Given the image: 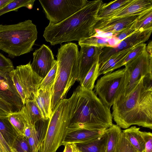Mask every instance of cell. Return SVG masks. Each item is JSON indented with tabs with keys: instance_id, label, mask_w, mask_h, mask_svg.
<instances>
[{
	"instance_id": "2e32d148",
	"label": "cell",
	"mask_w": 152,
	"mask_h": 152,
	"mask_svg": "<svg viewBox=\"0 0 152 152\" xmlns=\"http://www.w3.org/2000/svg\"><path fill=\"white\" fill-rule=\"evenodd\" d=\"M104 131L82 129L67 133L62 145L67 144L83 143L93 141L102 136Z\"/></svg>"
},
{
	"instance_id": "f907efd6",
	"label": "cell",
	"mask_w": 152,
	"mask_h": 152,
	"mask_svg": "<svg viewBox=\"0 0 152 152\" xmlns=\"http://www.w3.org/2000/svg\"><path fill=\"white\" fill-rule=\"evenodd\" d=\"M75 152H76V149H75Z\"/></svg>"
},
{
	"instance_id": "3957f363",
	"label": "cell",
	"mask_w": 152,
	"mask_h": 152,
	"mask_svg": "<svg viewBox=\"0 0 152 152\" xmlns=\"http://www.w3.org/2000/svg\"><path fill=\"white\" fill-rule=\"evenodd\" d=\"M112 119L110 109L94 91L80 87L77 106L67 133L82 129L104 131L113 125Z\"/></svg>"
},
{
	"instance_id": "1f68e13d",
	"label": "cell",
	"mask_w": 152,
	"mask_h": 152,
	"mask_svg": "<svg viewBox=\"0 0 152 152\" xmlns=\"http://www.w3.org/2000/svg\"><path fill=\"white\" fill-rule=\"evenodd\" d=\"M57 67L56 61L53 67L42 80L38 89H47L53 86L56 76Z\"/></svg>"
},
{
	"instance_id": "d590c367",
	"label": "cell",
	"mask_w": 152,
	"mask_h": 152,
	"mask_svg": "<svg viewBox=\"0 0 152 152\" xmlns=\"http://www.w3.org/2000/svg\"><path fill=\"white\" fill-rule=\"evenodd\" d=\"M14 69L11 60L0 53V72L9 73Z\"/></svg>"
},
{
	"instance_id": "9c48e42d",
	"label": "cell",
	"mask_w": 152,
	"mask_h": 152,
	"mask_svg": "<svg viewBox=\"0 0 152 152\" xmlns=\"http://www.w3.org/2000/svg\"><path fill=\"white\" fill-rule=\"evenodd\" d=\"M124 88L121 94H128L134 89L142 77L152 78V56L145 50L124 65Z\"/></svg>"
},
{
	"instance_id": "bcb514c9",
	"label": "cell",
	"mask_w": 152,
	"mask_h": 152,
	"mask_svg": "<svg viewBox=\"0 0 152 152\" xmlns=\"http://www.w3.org/2000/svg\"><path fill=\"white\" fill-rule=\"evenodd\" d=\"M42 143L40 146L37 152H43Z\"/></svg>"
},
{
	"instance_id": "e0dca14e",
	"label": "cell",
	"mask_w": 152,
	"mask_h": 152,
	"mask_svg": "<svg viewBox=\"0 0 152 152\" xmlns=\"http://www.w3.org/2000/svg\"><path fill=\"white\" fill-rule=\"evenodd\" d=\"M53 93V86L47 89H38L34 100L41 112L43 119L50 118L52 111L51 102Z\"/></svg>"
},
{
	"instance_id": "8d00e7d4",
	"label": "cell",
	"mask_w": 152,
	"mask_h": 152,
	"mask_svg": "<svg viewBox=\"0 0 152 152\" xmlns=\"http://www.w3.org/2000/svg\"><path fill=\"white\" fill-rule=\"evenodd\" d=\"M145 142V152H152V134L151 132L141 131Z\"/></svg>"
},
{
	"instance_id": "ee69618b",
	"label": "cell",
	"mask_w": 152,
	"mask_h": 152,
	"mask_svg": "<svg viewBox=\"0 0 152 152\" xmlns=\"http://www.w3.org/2000/svg\"><path fill=\"white\" fill-rule=\"evenodd\" d=\"M12 0H0V9L10 3Z\"/></svg>"
},
{
	"instance_id": "7a4b0ae2",
	"label": "cell",
	"mask_w": 152,
	"mask_h": 152,
	"mask_svg": "<svg viewBox=\"0 0 152 152\" xmlns=\"http://www.w3.org/2000/svg\"><path fill=\"white\" fill-rule=\"evenodd\" d=\"M103 3L101 0L88 1L82 8L61 22L49 23L43 37L51 45H54L96 36L97 33L94 27L98 21L97 15Z\"/></svg>"
},
{
	"instance_id": "52a82bcc",
	"label": "cell",
	"mask_w": 152,
	"mask_h": 152,
	"mask_svg": "<svg viewBox=\"0 0 152 152\" xmlns=\"http://www.w3.org/2000/svg\"><path fill=\"white\" fill-rule=\"evenodd\" d=\"M9 74L23 105L28 100H34L42 79L33 71L30 61L26 64L17 66Z\"/></svg>"
},
{
	"instance_id": "cb8c5ba5",
	"label": "cell",
	"mask_w": 152,
	"mask_h": 152,
	"mask_svg": "<svg viewBox=\"0 0 152 152\" xmlns=\"http://www.w3.org/2000/svg\"><path fill=\"white\" fill-rule=\"evenodd\" d=\"M122 132L128 141L137 151L145 152V142L139 128L132 126Z\"/></svg>"
},
{
	"instance_id": "ac0fdd59",
	"label": "cell",
	"mask_w": 152,
	"mask_h": 152,
	"mask_svg": "<svg viewBox=\"0 0 152 152\" xmlns=\"http://www.w3.org/2000/svg\"><path fill=\"white\" fill-rule=\"evenodd\" d=\"M49 119H41L36 122L33 126L31 134L27 139L31 152H37L43 143Z\"/></svg>"
},
{
	"instance_id": "836d02e7",
	"label": "cell",
	"mask_w": 152,
	"mask_h": 152,
	"mask_svg": "<svg viewBox=\"0 0 152 152\" xmlns=\"http://www.w3.org/2000/svg\"><path fill=\"white\" fill-rule=\"evenodd\" d=\"M12 148L18 152H31L27 139L20 135L16 138Z\"/></svg>"
},
{
	"instance_id": "4dcf8cb0",
	"label": "cell",
	"mask_w": 152,
	"mask_h": 152,
	"mask_svg": "<svg viewBox=\"0 0 152 152\" xmlns=\"http://www.w3.org/2000/svg\"><path fill=\"white\" fill-rule=\"evenodd\" d=\"M7 117L18 135L23 136L24 129L27 124L20 110L10 113Z\"/></svg>"
},
{
	"instance_id": "4316f807",
	"label": "cell",
	"mask_w": 152,
	"mask_h": 152,
	"mask_svg": "<svg viewBox=\"0 0 152 152\" xmlns=\"http://www.w3.org/2000/svg\"><path fill=\"white\" fill-rule=\"evenodd\" d=\"M107 135L105 152H115L116 147L122 132L121 128L113 124L106 129Z\"/></svg>"
},
{
	"instance_id": "ffe728a7",
	"label": "cell",
	"mask_w": 152,
	"mask_h": 152,
	"mask_svg": "<svg viewBox=\"0 0 152 152\" xmlns=\"http://www.w3.org/2000/svg\"><path fill=\"white\" fill-rule=\"evenodd\" d=\"M134 47L113 55L99 65L98 76L112 72L123 66L122 64L125 58Z\"/></svg>"
},
{
	"instance_id": "7c38bea8",
	"label": "cell",
	"mask_w": 152,
	"mask_h": 152,
	"mask_svg": "<svg viewBox=\"0 0 152 152\" xmlns=\"http://www.w3.org/2000/svg\"><path fill=\"white\" fill-rule=\"evenodd\" d=\"M33 60L31 66L33 71L42 79L53 67L56 60L52 50L43 44L33 53Z\"/></svg>"
},
{
	"instance_id": "277c9868",
	"label": "cell",
	"mask_w": 152,
	"mask_h": 152,
	"mask_svg": "<svg viewBox=\"0 0 152 152\" xmlns=\"http://www.w3.org/2000/svg\"><path fill=\"white\" fill-rule=\"evenodd\" d=\"M79 51L77 45L69 43L62 45L56 56L57 67L53 86L52 111L61 99L66 97L71 87L77 81Z\"/></svg>"
},
{
	"instance_id": "30bf717a",
	"label": "cell",
	"mask_w": 152,
	"mask_h": 152,
	"mask_svg": "<svg viewBox=\"0 0 152 152\" xmlns=\"http://www.w3.org/2000/svg\"><path fill=\"white\" fill-rule=\"evenodd\" d=\"M50 24L61 22L82 8L87 0H39Z\"/></svg>"
},
{
	"instance_id": "5bb4252c",
	"label": "cell",
	"mask_w": 152,
	"mask_h": 152,
	"mask_svg": "<svg viewBox=\"0 0 152 152\" xmlns=\"http://www.w3.org/2000/svg\"><path fill=\"white\" fill-rule=\"evenodd\" d=\"M100 49L94 46L81 47L78 56V75L80 85L94 64L99 59Z\"/></svg>"
},
{
	"instance_id": "44dd1931",
	"label": "cell",
	"mask_w": 152,
	"mask_h": 152,
	"mask_svg": "<svg viewBox=\"0 0 152 152\" xmlns=\"http://www.w3.org/2000/svg\"><path fill=\"white\" fill-rule=\"evenodd\" d=\"M134 0H116L103 3L97 15L99 21L109 17L120 12L131 3Z\"/></svg>"
},
{
	"instance_id": "603a6c76",
	"label": "cell",
	"mask_w": 152,
	"mask_h": 152,
	"mask_svg": "<svg viewBox=\"0 0 152 152\" xmlns=\"http://www.w3.org/2000/svg\"><path fill=\"white\" fill-rule=\"evenodd\" d=\"M107 138L106 130L102 136L95 140L87 142L75 144L80 152H105Z\"/></svg>"
},
{
	"instance_id": "7dc6e473",
	"label": "cell",
	"mask_w": 152,
	"mask_h": 152,
	"mask_svg": "<svg viewBox=\"0 0 152 152\" xmlns=\"http://www.w3.org/2000/svg\"><path fill=\"white\" fill-rule=\"evenodd\" d=\"M0 152H5L0 143Z\"/></svg>"
},
{
	"instance_id": "60d3db41",
	"label": "cell",
	"mask_w": 152,
	"mask_h": 152,
	"mask_svg": "<svg viewBox=\"0 0 152 152\" xmlns=\"http://www.w3.org/2000/svg\"><path fill=\"white\" fill-rule=\"evenodd\" d=\"M34 126H30L28 124L26 125L23 130V136L26 139H27L30 136Z\"/></svg>"
},
{
	"instance_id": "b9f144b4",
	"label": "cell",
	"mask_w": 152,
	"mask_h": 152,
	"mask_svg": "<svg viewBox=\"0 0 152 152\" xmlns=\"http://www.w3.org/2000/svg\"><path fill=\"white\" fill-rule=\"evenodd\" d=\"M63 152H75V144H67L64 145Z\"/></svg>"
},
{
	"instance_id": "d6986e66",
	"label": "cell",
	"mask_w": 152,
	"mask_h": 152,
	"mask_svg": "<svg viewBox=\"0 0 152 152\" xmlns=\"http://www.w3.org/2000/svg\"><path fill=\"white\" fill-rule=\"evenodd\" d=\"M152 8V0H134L123 9L112 16L99 20H105L142 13Z\"/></svg>"
},
{
	"instance_id": "c3c4849f",
	"label": "cell",
	"mask_w": 152,
	"mask_h": 152,
	"mask_svg": "<svg viewBox=\"0 0 152 152\" xmlns=\"http://www.w3.org/2000/svg\"><path fill=\"white\" fill-rule=\"evenodd\" d=\"M12 152H18L17 151H16L15 149L13 148H12Z\"/></svg>"
},
{
	"instance_id": "4fadbf2b",
	"label": "cell",
	"mask_w": 152,
	"mask_h": 152,
	"mask_svg": "<svg viewBox=\"0 0 152 152\" xmlns=\"http://www.w3.org/2000/svg\"><path fill=\"white\" fill-rule=\"evenodd\" d=\"M142 13L109 20H99L95 25L94 29L104 33L116 34L130 28Z\"/></svg>"
},
{
	"instance_id": "7402d4cb",
	"label": "cell",
	"mask_w": 152,
	"mask_h": 152,
	"mask_svg": "<svg viewBox=\"0 0 152 152\" xmlns=\"http://www.w3.org/2000/svg\"><path fill=\"white\" fill-rule=\"evenodd\" d=\"M27 124L34 126L43 119L41 112L34 100H28L20 110Z\"/></svg>"
},
{
	"instance_id": "d4e9b609",
	"label": "cell",
	"mask_w": 152,
	"mask_h": 152,
	"mask_svg": "<svg viewBox=\"0 0 152 152\" xmlns=\"http://www.w3.org/2000/svg\"><path fill=\"white\" fill-rule=\"evenodd\" d=\"M0 132L11 148L18 134L8 120L7 116L0 117Z\"/></svg>"
},
{
	"instance_id": "f1b7e54d",
	"label": "cell",
	"mask_w": 152,
	"mask_h": 152,
	"mask_svg": "<svg viewBox=\"0 0 152 152\" xmlns=\"http://www.w3.org/2000/svg\"><path fill=\"white\" fill-rule=\"evenodd\" d=\"M99 66L98 59L94 64L85 77L80 86L81 89L93 90L94 88L95 82L98 77Z\"/></svg>"
},
{
	"instance_id": "681fc988",
	"label": "cell",
	"mask_w": 152,
	"mask_h": 152,
	"mask_svg": "<svg viewBox=\"0 0 152 152\" xmlns=\"http://www.w3.org/2000/svg\"><path fill=\"white\" fill-rule=\"evenodd\" d=\"M75 149H76V152H80L77 149V148L75 147Z\"/></svg>"
},
{
	"instance_id": "83f0119b",
	"label": "cell",
	"mask_w": 152,
	"mask_h": 152,
	"mask_svg": "<svg viewBox=\"0 0 152 152\" xmlns=\"http://www.w3.org/2000/svg\"><path fill=\"white\" fill-rule=\"evenodd\" d=\"M130 28L136 31L152 29V8L141 14Z\"/></svg>"
},
{
	"instance_id": "6da1fadb",
	"label": "cell",
	"mask_w": 152,
	"mask_h": 152,
	"mask_svg": "<svg viewBox=\"0 0 152 152\" xmlns=\"http://www.w3.org/2000/svg\"><path fill=\"white\" fill-rule=\"evenodd\" d=\"M152 80L143 76L128 94H120L115 98L111 114L120 128L137 125L152 129Z\"/></svg>"
},
{
	"instance_id": "8fae6325",
	"label": "cell",
	"mask_w": 152,
	"mask_h": 152,
	"mask_svg": "<svg viewBox=\"0 0 152 152\" xmlns=\"http://www.w3.org/2000/svg\"><path fill=\"white\" fill-rule=\"evenodd\" d=\"M152 29L143 31H137L118 42L113 47H106L100 49L99 64L100 65L113 55L137 45L144 43L149 39Z\"/></svg>"
},
{
	"instance_id": "f35d334b",
	"label": "cell",
	"mask_w": 152,
	"mask_h": 152,
	"mask_svg": "<svg viewBox=\"0 0 152 152\" xmlns=\"http://www.w3.org/2000/svg\"><path fill=\"white\" fill-rule=\"evenodd\" d=\"M0 108L10 113L15 112L18 111L12 105L0 97Z\"/></svg>"
},
{
	"instance_id": "ab89813d",
	"label": "cell",
	"mask_w": 152,
	"mask_h": 152,
	"mask_svg": "<svg viewBox=\"0 0 152 152\" xmlns=\"http://www.w3.org/2000/svg\"><path fill=\"white\" fill-rule=\"evenodd\" d=\"M0 143L5 152H12L11 148L7 144L0 132Z\"/></svg>"
},
{
	"instance_id": "e575fe53",
	"label": "cell",
	"mask_w": 152,
	"mask_h": 152,
	"mask_svg": "<svg viewBox=\"0 0 152 152\" xmlns=\"http://www.w3.org/2000/svg\"><path fill=\"white\" fill-rule=\"evenodd\" d=\"M146 45V43H144L139 44L135 46L125 58L123 63V66L145 50Z\"/></svg>"
},
{
	"instance_id": "d6a6232c",
	"label": "cell",
	"mask_w": 152,
	"mask_h": 152,
	"mask_svg": "<svg viewBox=\"0 0 152 152\" xmlns=\"http://www.w3.org/2000/svg\"><path fill=\"white\" fill-rule=\"evenodd\" d=\"M115 152H139L129 143L122 132L117 144Z\"/></svg>"
},
{
	"instance_id": "484cf974",
	"label": "cell",
	"mask_w": 152,
	"mask_h": 152,
	"mask_svg": "<svg viewBox=\"0 0 152 152\" xmlns=\"http://www.w3.org/2000/svg\"><path fill=\"white\" fill-rule=\"evenodd\" d=\"M114 39L111 37L104 38L91 36L86 38L78 42V44L81 47L94 46L100 49L106 47H113L115 46L113 41Z\"/></svg>"
},
{
	"instance_id": "ba28073f",
	"label": "cell",
	"mask_w": 152,
	"mask_h": 152,
	"mask_svg": "<svg viewBox=\"0 0 152 152\" xmlns=\"http://www.w3.org/2000/svg\"><path fill=\"white\" fill-rule=\"evenodd\" d=\"M124 68L105 74L94 86V91L104 104L110 108L114 100L124 90Z\"/></svg>"
},
{
	"instance_id": "74e56055",
	"label": "cell",
	"mask_w": 152,
	"mask_h": 152,
	"mask_svg": "<svg viewBox=\"0 0 152 152\" xmlns=\"http://www.w3.org/2000/svg\"><path fill=\"white\" fill-rule=\"evenodd\" d=\"M136 32L137 31L130 28L113 34L111 37L114 40H118L119 42Z\"/></svg>"
},
{
	"instance_id": "9a60e30c",
	"label": "cell",
	"mask_w": 152,
	"mask_h": 152,
	"mask_svg": "<svg viewBox=\"0 0 152 152\" xmlns=\"http://www.w3.org/2000/svg\"><path fill=\"white\" fill-rule=\"evenodd\" d=\"M0 97L12 105L18 111L23 104L9 73L0 72Z\"/></svg>"
},
{
	"instance_id": "f546056e",
	"label": "cell",
	"mask_w": 152,
	"mask_h": 152,
	"mask_svg": "<svg viewBox=\"0 0 152 152\" xmlns=\"http://www.w3.org/2000/svg\"><path fill=\"white\" fill-rule=\"evenodd\" d=\"M35 0H12L10 3L0 9V17L11 11L17 12L19 9L25 7L31 10L33 8Z\"/></svg>"
},
{
	"instance_id": "f6af8a7d",
	"label": "cell",
	"mask_w": 152,
	"mask_h": 152,
	"mask_svg": "<svg viewBox=\"0 0 152 152\" xmlns=\"http://www.w3.org/2000/svg\"><path fill=\"white\" fill-rule=\"evenodd\" d=\"M10 114V113L0 108V117L7 116Z\"/></svg>"
},
{
	"instance_id": "7bdbcfd3",
	"label": "cell",
	"mask_w": 152,
	"mask_h": 152,
	"mask_svg": "<svg viewBox=\"0 0 152 152\" xmlns=\"http://www.w3.org/2000/svg\"><path fill=\"white\" fill-rule=\"evenodd\" d=\"M146 50L151 56H152V42L151 41L146 45Z\"/></svg>"
},
{
	"instance_id": "8992f818",
	"label": "cell",
	"mask_w": 152,
	"mask_h": 152,
	"mask_svg": "<svg viewBox=\"0 0 152 152\" xmlns=\"http://www.w3.org/2000/svg\"><path fill=\"white\" fill-rule=\"evenodd\" d=\"M36 26L28 20L18 23L0 25V50L11 58L33 50L37 37Z\"/></svg>"
},
{
	"instance_id": "5b68a950",
	"label": "cell",
	"mask_w": 152,
	"mask_h": 152,
	"mask_svg": "<svg viewBox=\"0 0 152 152\" xmlns=\"http://www.w3.org/2000/svg\"><path fill=\"white\" fill-rule=\"evenodd\" d=\"M80 86L71 97L61 100L52 111L43 143V152H56L67 133L78 101Z\"/></svg>"
}]
</instances>
